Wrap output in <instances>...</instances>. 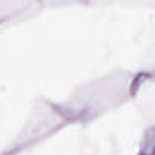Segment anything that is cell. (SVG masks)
Here are the masks:
<instances>
[{
    "label": "cell",
    "instance_id": "cell-1",
    "mask_svg": "<svg viewBox=\"0 0 155 155\" xmlns=\"http://www.w3.org/2000/svg\"><path fill=\"white\" fill-rule=\"evenodd\" d=\"M21 20V8L16 1L0 0V27Z\"/></svg>",
    "mask_w": 155,
    "mask_h": 155
}]
</instances>
